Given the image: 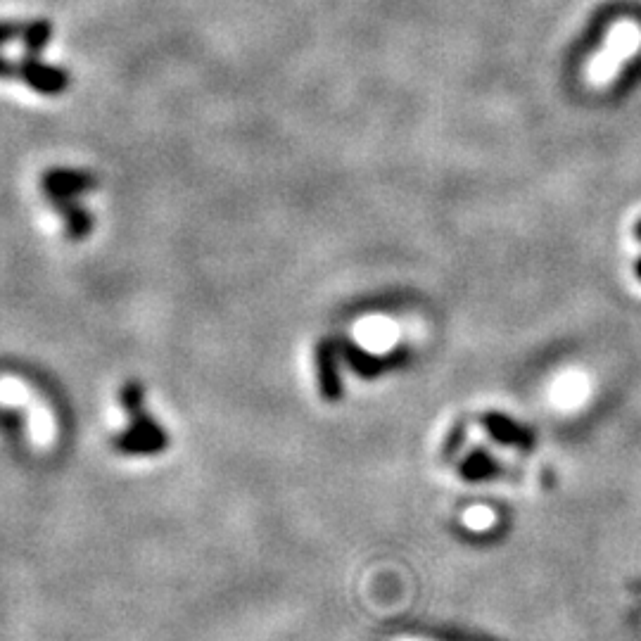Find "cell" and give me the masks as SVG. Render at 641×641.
<instances>
[{
    "label": "cell",
    "mask_w": 641,
    "mask_h": 641,
    "mask_svg": "<svg viewBox=\"0 0 641 641\" xmlns=\"http://www.w3.org/2000/svg\"><path fill=\"white\" fill-rule=\"evenodd\" d=\"M0 402H8L15 409L27 411L29 435L38 447H48L55 437V421L50 411L38 402L34 392L15 378H0Z\"/></svg>",
    "instance_id": "cell-1"
},
{
    "label": "cell",
    "mask_w": 641,
    "mask_h": 641,
    "mask_svg": "<svg viewBox=\"0 0 641 641\" xmlns=\"http://www.w3.org/2000/svg\"><path fill=\"white\" fill-rule=\"evenodd\" d=\"M482 425L490 433L494 440L501 444H509V447L516 449H532L535 444V435H532L530 428L513 421V418L504 414H487L482 418Z\"/></svg>",
    "instance_id": "cell-2"
},
{
    "label": "cell",
    "mask_w": 641,
    "mask_h": 641,
    "mask_svg": "<svg viewBox=\"0 0 641 641\" xmlns=\"http://www.w3.org/2000/svg\"><path fill=\"white\" fill-rule=\"evenodd\" d=\"M319 378H321L323 397L338 399L340 397V378H338V368H335L333 347H330L328 342H323V345L319 347Z\"/></svg>",
    "instance_id": "cell-3"
},
{
    "label": "cell",
    "mask_w": 641,
    "mask_h": 641,
    "mask_svg": "<svg viewBox=\"0 0 641 641\" xmlns=\"http://www.w3.org/2000/svg\"><path fill=\"white\" fill-rule=\"evenodd\" d=\"M461 471L466 478H485V475L497 471V463H494L485 452H475L471 459L463 463Z\"/></svg>",
    "instance_id": "cell-4"
},
{
    "label": "cell",
    "mask_w": 641,
    "mask_h": 641,
    "mask_svg": "<svg viewBox=\"0 0 641 641\" xmlns=\"http://www.w3.org/2000/svg\"><path fill=\"white\" fill-rule=\"evenodd\" d=\"M471 530H487L494 525V513L490 509H471L463 516Z\"/></svg>",
    "instance_id": "cell-5"
},
{
    "label": "cell",
    "mask_w": 641,
    "mask_h": 641,
    "mask_svg": "<svg viewBox=\"0 0 641 641\" xmlns=\"http://www.w3.org/2000/svg\"><path fill=\"white\" fill-rule=\"evenodd\" d=\"M634 236H637V240H641V219L637 221V226H634Z\"/></svg>",
    "instance_id": "cell-6"
},
{
    "label": "cell",
    "mask_w": 641,
    "mask_h": 641,
    "mask_svg": "<svg viewBox=\"0 0 641 641\" xmlns=\"http://www.w3.org/2000/svg\"><path fill=\"white\" fill-rule=\"evenodd\" d=\"M637 276H639V281H641V259L637 262Z\"/></svg>",
    "instance_id": "cell-7"
},
{
    "label": "cell",
    "mask_w": 641,
    "mask_h": 641,
    "mask_svg": "<svg viewBox=\"0 0 641 641\" xmlns=\"http://www.w3.org/2000/svg\"><path fill=\"white\" fill-rule=\"evenodd\" d=\"M397 641H425V639H411V637H404V639H397Z\"/></svg>",
    "instance_id": "cell-8"
}]
</instances>
